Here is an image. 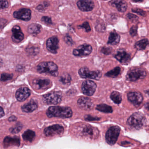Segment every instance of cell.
<instances>
[{
    "label": "cell",
    "instance_id": "836d02e7",
    "mask_svg": "<svg viewBox=\"0 0 149 149\" xmlns=\"http://www.w3.org/2000/svg\"><path fill=\"white\" fill-rule=\"evenodd\" d=\"M132 11L133 13H135L138 14L139 15L141 16H143V17H145L146 16V13L143 9H140V8H132Z\"/></svg>",
    "mask_w": 149,
    "mask_h": 149
},
{
    "label": "cell",
    "instance_id": "ab89813d",
    "mask_svg": "<svg viewBox=\"0 0 149 149\" xmlns=\"http://www.w3.org/2000/svg\"><path fill=\"white\" fill-rule=\"evenodd\" d=\"M127 17L128 19L131 21H136L138 19V17L136 15L130 13L127 15Z\"/></svg>",
    "mask_w": 149,
    "mask_h": 149
},
{
    "label": "cell",
    "instance_id": "d6a6232c",
    "mask_svg": "<svg viewBox=\"0 0 149 149\" xmlns=\"http://www.w3.org/2000/svg\"><path fill=\"white\" fill-rule=\"evenodd\" d=\"M13 74H6V73H2L1 74V81H6L8 80H11L13 78Z\"/></svg>",
    "mask_w": 149,
    "mask_h": 149
},
{
    "label": "cell",
    "instance_id": "4fadbf2b",
    "mask_svg": "<svg viewBox=\"0 0 149 149\" xmlns=\"http://www.w3.org/2000/svg\"><path fill=\"white\" fill-rule=\"evenodd\" d=\"M127 98L131 103L136 106H139L143 100L142 94L137 91L129 92L127 94Z\"/></svg>",
    "mask_w": 149,
    "mask_h": 149
},
{
    "label": "cell",
    "instance_id": "8d00e7d4",
    "mask_svg": "<svg viewBox=\"0 0 149 149\" xmlns=\"http://www.w3.org/2000/svg\"><path fill=\"white\" fill-rule=\"evenodd\" d=\"M137 26H132L130 29V34L132 36H136L137 33Z\"/></svg>",
    "mask_w": 149,
    "mask_h": 149
},
{
    "label": "cell",
    "instance_id": "cb8c5ba5",
    "mask_svg": "<svg viewBox=\"0 0 149 149\" xmlns=\"http://www.w3.org/2000/svg\"><path fill=\"white\" fill-rule=\"evenodd\" d=\"M149 44V40L147 39H144L137 42L135 43V47L138 50H143Z\"/></svg>",
    "mask_w": 149,
    "mask_h": 149
},
{
    "label": "cell",
    "instance_id": "83f0119b",
    "mask_svg": "<svg viewBox=\"0 0 149 149\" xmlns=\"http://www.w3.org/2000/svg\"><path fill=\"white\" fill-rule=\"evenodd\" d=\"M120 71H121V68L120 67H116L113 69L107 72L105 74V75L111 78H116L120 74Z\"/></svg>",
    "mask_w": 149,
    "mask_h": 149
},
{
    "label": "cell",
    "instance_id": "4dcf8cb0",
    "mask_svg": "<svg viewBox=\"0 0 149 149\" xmlns=\"http://www.w3.org/2000/svg\"><path fill=\"white\" fill-rule=\"evenodd\" d=\"M94 130L92 127L90 126H86L83 130L82 133L85 135L93 136L94 134Z\"/></svg>",
    "mask_w": 149,
    "mask_h": 149
},
{
    "label": "cell",
    "instance_id": "e575fe53",
    "mask_svg": "<svg viewBox=\"0 0 149 149\" xmlns=\"http://www.w3.org/2000/svg\"><path fill=\"white\" fill-rule=\"evenodd\" d=\"M112 48L110 47H103L101 49V52L105 55H109L112 52Z\"/></svg>",
    "mask_w": 149,
    "mask_h": 149
},
{
    "label": "cell",
    "instance_id": "5b68a950",
    "mask_svg": "<svg viewBox=\"0 0 149 149\" xmlns=\"http://www.w3.org/2000/svg\"><path fill=\"white\" fill-rule=\"evenodd\" d=\"M120 132L119 126H113L107 131L105 135L106 142L110 145H113L117 141Z\"/></svg>",
    "mask_w": 149,
    "mask_h": 149
},
{
    "label": "cell",
    "instance_id": "74e56055",
    "mask_svg": "<svg viewBox=\"0 0 149 149\" xmlns=\"http://www.w3.org/2000/svg\"><path fill=\"white\" fill-rule=\"evenodd\" d=\"M42 21L47 24H52V20L50 17L48 16H43L41 19Z\"/></svg>",
    "mask_w": 149,
    "mask_h": 149
},
{
    "label": "cell",
    "instance_id": "7c38bea8",
    "mask_svg": "<svg viewBox=\"0 0 149 149\" xmlns=\"http://www.w3.org/2000/svg\"><path fill=\"white\" fill-rule=\"evenodd\" d=\"M32 84L33 87L36 90H47L52 85L50 80L43 78L34 80Z\"/></svg>",
    "mask_w": 149,
    "mask_h": 149
},
{
    "label": "cell",
    "instance_id": "d590c367",
    "mask_svg": "<svg viewBox=\"0 0 149 149\" xmlns=\"http://www.w3.org/2000/svg\"><path fill=\"white\" fill-rule=\"evenodd\" d=\"M78 27L81 29H83L86 32H89L91 31V28L88 22H85L81 26H78Z\"/></svg>",
    "mask_w": 149,
    "mask_h": 149
},
{
    "label": "cell",
    "instance_id": "30bf717a",
    "mask_svg": "<svg viewBox=\"0 0 149 149\" xmlns=\"http://www.w3.org/2000/svg\"><path fill=\"white\" fill-rule=\"evenodd\" d=\"M13 16L15 19L25 21H29L31 19L32 13L29 9L21 8L14 13Z\"/></svg>",
    "mask_w": 149,
    "mask_h": 149
},
{
    "label": "cell",
    "instance_id": "9c48e42d",
    "mask_svg": "<svg viewBox=\"0 0 149 149\" xmlns=\"http://www.w3.org/2000/svg\"><path fill=\"white\" fill-rule=\"evenodd\" d=\"M92 47L88 44H83L80 45L77 49H75L73 51L74 55L78 57L88 56L91 54Z\"/></svg>",
    "mask_w": 149,
    "mask_h": 149
},
{
    "label": "cell",
    "instance_id": "44dd1931",
    "mask_svg": "<svg viewBox=\"0 0 149 149\" xmlns=\"http://www.w3.org/2000/svg\"><path fill=\"white\" fill-rule=\"evenodd\" d=\"M112 6L115 7L118 12L125 13L127 9V4L124 1H112L110 2Z\"/></svg>",
    "mask_w": 149,
    "mask_h": 149
},
{
    "label": "cell",
    "instance_id": "2e32d148",
    "mask_svg": "<svg viewBox=\"0 0 149 149\" xmlns=\"http://www.w3.org/2000/svg\"><path fill=\"white\" fill-rule=\"evenodd\" d=\"M78 107L84 110H90L92 109L94 107V104L90 98L87 97H81L77 101Z\"/></svg>",
    "mask_w": 149,
    "mask_h": 149
},
{
    "label": "cell",
    "instance_id": "f546056e",
    "mask_svg": "<svg viewBox=\"0 0 149 149\" xmlns=\"http://www.w3.org/2000/svg\"><path fill=\"white\" fill-rule=\"evenodd\" d=\"M71 77L68 74H63L60 78V81L63 84L69 83L71 81Z\"/></svg>",
    "mask_w": 149,
    "mask_h": 149
},
{
    "label": "cell",
    "instance_id": "7a4b0ae2",
    "mask_svg": "<svg viewBox=\"0 0 149 149\" xmlns=\"http://www.w3.org/2000/svg\"><path fill=\"white\" fill-rule=\"evenodd\" d=\"M58 67L53 62H43L37 67V70L40 74H49L53 76L58 74Z\"/></svg>",
    "mask_w": 149,
    "mask_h": 149
},
{
    "label": "cell",
    "instance_id": "60d3db41",
    "mask_svg": "<svg viewBox=\"0 0 149 149\" xmlns=\"http://www.w3.org/2000/svg\"><path fill=\"white\" fill-rule=\"evenodd\" d=\"M64 40L65 42H66L67 44L69 45H73V40H72V39H71V37H70L69 36H66L64 37Z\"/></svg>",
    "mask_w": 149,
    "mask_h": 149
},
{
    "label": "cell",
    "instance_id": "8fae6325",
    "mask_svg": "<svg viewBox=\"0 0 149 149\" xmlns=\"http://www.w3.org/2000/svg\"><path fill=\"white\" fill-rule=\"evenodd\" d=\"M64 132V128L60 125H54L45 128L44 133L47 136L60 135Z\"/></svg>",
    "mask_w": 149,
    "mask_h": 149
},
{
    "label": "cell",
    "instance_id": "bcb514c9",
    "mask_svg": "<svg viewBox=\"0 0 149 149\" xmlns=\"http://www.w3.org/2000/svg\"><path fill=\"white\" fill-rule=\"evenodd\" d=\"M145 107L146 109L149 110V102L146 103L145 104Z\"/></svg>",
    "mask_w": 149,
    "mask_h": 149
},
{
    "label": "cell",
    "instance_id": "ac0fdd59",
    "mask_svg": "<svg viewBox=\"0 0 149 149\" xmlns=\"http://www.w3.org/2000/svg\"><path fill=\"white\" fill-rule=\"evenodd\" d=\"M12 31L13 33L12 39L14 42L19 43L23 40L24 38V34L19 26H14Z\"/></svg>",
    "mask_w": 149,
    "mask_h": 149
},
{
    "label": "cell",
    "instance_id": "ba28073f",
    "mask_svg": "<svg viewBox=\"0 0 149 149\" xmlns=\"http://www.w3.org/2000/svg\"><path fill=\"white\" fill-rule=\"evenodd\" d=\"M96 88V84L93 81H85L82 84V92L86 95L92 96L95 92Z\"/></svg>",
    "mask_w": 149,
    "mask_h": 149
},
{
    "label": "cell",
    "instance_id": "f6af8a7d",
    "mask_svg": "<svg viewBox=\"0 0 149 149\" xmlns=\"http://www.w3.org/2000/svg\"><path fill=\"white\" fill-rule=\"evenodd\" d=\"M0 114H1V117H2L3 116L5 115V112H4V110H3V109L2 107H1V112H0Z\"/></svg>",
    "mask_w": 149,
    "mask_h": 149
},
{
    "label": "cell",
    "instance_id": "5bb4252c",
    "mask_svg": "<svg viewBox=\"0 0 149 149\" xmlns=\"http://www.w3.org/2000/svg\"><path fill=\"white\" fill-rule=\"evenodd\" d=\"M59 39L57 37L54 36L49 38L46 43L47 49L52 54H56L59 48Z\"/></svg>",
    "mask_w": 149,
    "mask_h": 149
},
{
    "label": "cell",
    "instance_id": "f35d334b",
    "mask_svg": "<svg viewBox=\"0 0 149 149\" xmlns=\"http://www.w3.org/2000/svg\"><path fill=\"white\" fill-rule=\"evenodd\" d=\"M0 6L1 9H5L7 8L8 6V2L7 1L1 0L0 1Z\"/></svg>",
    "mask_w": 149,
    "mask_h": 149
},
{
    "label": "cell",
    "instance_id": "484cf974",
    "mask_svg": "<svg viewBox=\"0 0 149 149\" xmlns=\"http://www.w3.org/2000/svg\"><path fill=\"white\" fill-rule=\"evenodd\" d=\"M36 136L35 132L31 130H27L22 134V138L25 141L31 142Z\"/></svg>",
    "mask_w": 149,
    "mask_h": 149
},
{
    "label": "cell",
    "instance_id": "f1b7e54d",
    "mask_svg": "<svg viewBox=\"0 0 149 149\" xmlns=\"http://www.w3.org/2000/svg\"><path fill=\"white\" fill-rule=\"evenodd\" d=\"M110 98L111 100L116 104H119L122 102V96L118 91H113L111 94Z\"/></svg>",
    "mask_w": 149,
    "mask_h": 149
},
{
    "label": "cell",
    "instance_id": "8992f818",
    "mask_svg": "<svg viewBox=\"0 0 149 149\" xmlns=\"http://www.w3.org/2000/svg\"><path fill=\"white\" fill-rule=\"evenodd\" d=\"M78 74L81 78H89L98 80L102 77V73L99 70L90 71L87 67H82L79 69Z\"/></svg>",
    "mask_w": 149,
    "mask_h": 149
},
{
    "label": "cell",
    "instance_id": "b9f144b4",
    "mask_svg": "<svg viewBox=\"0 0 149 149\" xmlns=\"http://www.w3.org/2000/svg\"><path fill=\"white\" fill-rule=\"evenodd\" d=\"M85 119L89 120V121H94V120H99L100 118L97 117H94L91 116H87V117H85Z\"/></svg>",
    "mask_w": 149,
    "mask_h": 149
},
{
    "label": "cell",
    "instance_id": "52a82bcc",
    "mask_svg": "<svg viewBox=\"0 0 149 149\" xmlns=\"http://www.w3.org/2000/svg\"><path fill=\"white\" fill-rule=\"evenodd\" d=\"M42 100L48 104H58L61 101L62 95L60 92H51L43 95Z\"/></svg>",
    "mask_w": 149,
    "mask_h": 149
},
{
    "label": "cell",
    "instance_id": "7dc6e473",
    "mask_svg": "<svg viewBox=\"0 0 149 149\" xmlns=\"http://www.w3.org/2000/svg\"><path fill=\"white\" fill-rule=\"evenodd\" d=\"M133 2H143V1H132Z\"/></svg>",
    "mask_w": 149,
    "mask_h": 149
},
{
    "label": "cell",
    "instance_id": "1f68e13d",
    "mask_svg": "<svg viewBox=\"0 0 149 149\" xmlns=\"http://www.w3.org/2000/svg\"><path fill=\"white\" fill-rule=\"evenodd\" d=\"M22 129V125L21 123H17L16 125L14 127L10 128V131L12 133H17L20 131Z\"/></svg>",
    "mask_w": 149,
    "mask_h": 149
},
{
    "label": "cell",
    "instance_id": "ee69618b",
    "mask_svg": "<svg viewBox=\"0 0 149 149\" xmlns=\"http://www.w3.org/2000/svg\"><path fill=\"white\" fill-rule=\"evenodd\" d=\"M17 119V118H16L15 116H11L9 118H8V120H9L10 122H14V121H16Z\"/></svg>",
    "mask_w": 149,
    "mask_h": 149
},
{
    "label": "cell",
    "instance_id": "e0dca14e",
    "mask_svg": "<svg viewBox=\"0 0 149 149\" xmlns=\"http://www.w3.org/2000/svg\"><path fill=\"white\" fill-rule=\"evenodd\" d=\"M31 95V91L28 88L23 87L19 89L15 93V97L19 102L25 101Z\"/></svg>",
    "mask_w": 149,
    "mask_h": 149
},
{
    "label": "cell",
    "instance_id": "ffe728a7",
    "mask_svg": "<svg viewBox=\"0 0 149 149\" xmlns=\"http://www.w3.org/2000/svg\"><path fill=\"white\" fill-rule=\"evenodd\" d=\"M20 141L19 138L15 137L7 136L3 141V145L5 147H8L12 146H19Z\"/></svg>",
    "mask_w": 149,
    "mask_h": 149
},
{
    "label": "cell",
    "instance_id": "277c9868",
    "mask_svg": "<svg viewBox=\"0 0 149 149\" xmlns=\"http://www.w3.org/2000/svg\"><path fill=\"white\" fill-rule=\"evenodd\" d=\"M146 71L142 68H135L127 73L126 78L130 81L134 82L143 79L146 77Z\"/></svg>",
    "mask_w": 149,
    "mask_h": 149
},
{
    "label": "cell",
    "instance_id": "4316f807",
    "mask_svg": "<svg viewBox=\"0 0 149 149\" xmlns=\"http://www.w3.org/2000/svg\"><path fill=\"white\" fill-rule=\"evenodd\" d=\"M97 110L101 112L106 113H111L113 112V109L111 106H109L106 104H98L96 108Z\"/></svg>",
    "mask_w": 149,
    "mask_h": 149
},
{
    "label": "cell",
    "instance_id": "d6986e66",
    "mask_svg": "<svg viewBox=\"0 0 149 149\" xmlns=\"http://www.w3.org/2000/svg\"><path fill=\"white\" fill-rule=\"evenodd\" d=\"M115 58L122 64H127L131 60L130 55L125 51H118L115 55Z\"/></svg>",
    "mask_w": 149,
    "mask_h": 149
},
{
    "label": "cell",
    "instance_id": "9a60e30c",
    "mask_svg": "<svg viewBox=\"0 0 149 149\" xmlns=\"http://www.w3.org/2000/svg\"><path fill=\"white\" fill-rule=\"evenodd\" d=\"M77 5L78 8L83 12H90L95 7V4L90 0H81L77 1Z\"/></svg>",
    "mask_w": 149,
    "mask_h": 149
},
{
    "label": "cell",
    "instance_id": "d4e9b609",
    "mask_svg": "<svg viewBox=\"0 0 149 149\" xmlns=\"http://www.w3.org/2000/svg\"><path fill=\"white\" fill-rule=\"evenodd\" d=\"M41 28V26L39 24L33 23L28 27V32L32 34H37L40 32Z\"/></svg>",
    "mask_w": 149,
    "mask_h": 149
},
{
    "label": "cell",
    "instance_id": "7bdbcfd3",
    "mask_svg": "<svg viewBox=\"0 0 149 149\" xmlns=\"http://www.w3.org/2000/svg\"><path fill=\"white\" fill-rule=\"evenodd\" d=\"M47 4H45L44 6H43V4H41V5H39L38 6H37V9L39 10H44L46 9V7H47L48 6H47Z\"/></svg>",
    "mask_w": 149,
    "mask_h": 149
},
{
    "label": "cell",
    "instance_id": "3957f363",
    "mask_svg": "<svg viewBox=\"0 0 149 149\" xmlns=\"http://www.w3.org/2000/svg\"><path fill=\"white\" fill-rule=\"evenodd\" d=\"M146 118L143 114L137 112L132 114L127 120V124L136 129L141 128L145 124Z\"/></svg>",
    "mask_w": 149,
    "mask_h": 149
},
{
    "label": "cell",
    "instance_id": "7402d4cb",
    "mask_svg": "<svg viewBox=\"0 0 149 149\" xmlns=\"http://www.w3.org/2000/svg\"><path fill=\"white\" fill-rule=\"evenodd\" d=\"M38 105L34 100H32L22 107V111L26 113H30L37 109Z\"/></svg>",
    "mask_w": 149,
    "mask_h": 149
},
{
    "label": "cell",
    "instance_id": "603a6c76",
    "mask_svg": "<svg viewBox=\"0 0 149 149\" xmlns=\"http://www.w3.org/2000/svg\"><path fill=\"white\" fill-rule=\"evenodd\" d=\"M120 41V36L115 32H112L110 34L107 43L111 45H116L118 44Z\"/></svg>",
    "mask_w": 149,
    "mask_h": 149
},
{
    "label": "cell",
    "instance_id": "6da1fadb",
    "mask_svg": "<svg viewBox=\"0 0 149 149\" xmlns=\"http://www.w3.org/2000/svg\"><path fill=\"white\" fill-rule=\"evenodd\" d=\"M46 114L50 118H69L72 116L73 112L70 107L51 106L48 109Z\"/></svg>",
    "mask_w": 149,
    "mask_h": 149
}]
</instances>
